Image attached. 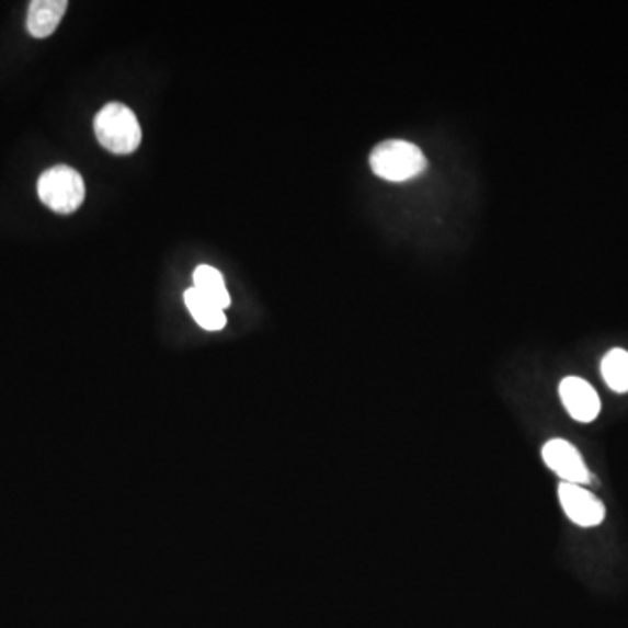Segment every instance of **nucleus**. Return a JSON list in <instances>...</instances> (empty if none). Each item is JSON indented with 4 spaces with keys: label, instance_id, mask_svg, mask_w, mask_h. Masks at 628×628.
I'll return each mask as SVG.
<instances>
[{
    "label": "nucleus",
    "instance_id": "obj_1",
    "mask_svg": "<svg viewBox=\"0 0 628 628\" xmlns=\"http://www.w3.org/2000/svg\"><path fill=\"white\" fill-rule=\"evenodd\" d=\"M94 133L112 155H132L141 144L140 123L135 112L123 103H107L94 116Z\"/></svg>",
    "mask_w": 628,
    "mask_h": 628
},
{
    "label": "nucleus",
    "instance_id": "obj_2",
    "mask_svg": "<svg viewBox=\"0 0 628 628\" xmlns=\"http://www.w3.org/2000/svg\"><path fill=\"white\" fill-rule=\"evenodd\" d=\"M370 168L379 179L407 182L426 170L427 159L423 150L411 141L386 140L370 152Z\"/></svg>",
    "mask_w": 628,
    "mask_h": 628
},
{
    "label": "nucleus",
    "instance_id": "obj_3",
    "mask_svg": "<svg viewBox=\"0 0 628 628\" xmlns=\"http://www.w3.org/2000/svg\"><path fill=\"white\" fill-rule=\"evenodd\" d=\"M41 202L55 214L70 215L84 203L85 185L79 171L67 164L49 168L37 182Z\"/></svg>",
    "mask_w": 628,
    "mask_h": 628
},
{
    "label": "nucleus",
    "instance_id": "obj_4",
    "mask_svg": "<svg viewBox=\"0 0 628 628\" xmlns=\"http://www.w3.org/2000/svg\"><path fill=\"white\" fill-rule=\"evenodd\" d=\"M541 458L548 470L559 477L562 482L589 486L594 482V475L590 473L589 466L583 459L582 453L576 445L564 438H551L541 449Z\"/></svg>",
    "mask_w": 628,
    "mask_h": 628
},
{
    "label": "nucleus",
    "instance_id": "obj_5",
    "mask_svg": "<svg viewBox=\"0 0 628 628\" xmlns=\"http://www.w3.org/2000/svg\"><path fill=\"white\" fill-rule=\"evenodd\" d=\"M557 494L566 517L576 526L597 527L606 521V504L583 486L562 482Z\"/></svg>",
    "mask_w": 628,
    "mask_h": 628
},
{
    "label": "nucleus",
    "instance_id": "obj_6",
    "mask_svg": "<svg viewBox=\"0 0 628 628\" xmlns=\"http://www.w3.org/2000/svg\"><path fill=\"white\" fill-rule=\"evenodd\" d=\"M560 400L578 423H592L601 414V398L594 386L582 377L569 376L559 385Z\"/></svg>",
    "mask_w": 628,
    "mask_h": 628
},
{
    "label": "nucleus",
    "instance_id": "obj_7",
    "mask_svg": "<svg viewBox=\"0 0 628 628\" xmlns=\"http://www.w3.org/2000/svg\"><path fill=\"white\" fill-rule=\"evenodd\" d=\"M67 0H34L28 8L26 28L35 39H46L60 25L67 13Z\"/></svg>",
    "mask_w": 628,
    "mask_h": 628
},
{
    "label": "nucleus",
    "instance_id": "obj_8",
    "mask_svg": "<svg viewBox=\"0 0 628 628\" xmlns=\"http://www.w3.org/2000/svg\"><path fill=\"white\" fill-rule=\"evenodd\" d=\"M185 304L189 311L193 315L194 320L206 330H220L226 327V315L224 309L218 308L217 304L212 302L208 297L199 294L196 288H189L184 295Z\"/></svg>",
    "mask_w": 628,
    "mask_h": 628
},
{
    "label": "nucleus",
    "instance_id": "obj_9",
    "mask_svg": "<svg viewBox=\"0 0 628 628\" xmlns=\"http://www.w3.org/2000/svg\"><path fill=\"white\" fill-rule=\"evenodd\" d=\"M193 278L194 288H196L199 294L208 297V299L217 304L220 309L229 308L231 297H229V292H227L226 282H224V276L220 271L215 270L212 265H197Z\"/></svg>",
    "mask_w": 628,
    "mask_h": 628
},
{
    "label": "nucleus",
    "instance_id": "obj_10",
    "mask_svg": "<svg viewBox=\"0 0 628 628\" xmlns=\"http://www.w3.org/2000/svg\"><path fill=\"white\" fill-rule=\"evenodd\" d=\"M601 374L609 389L616 393H628V351L615 347L601 364Z\"/></svg>",
    "mask_w": 628,
    "mask_h": 628
}]
</instances>
